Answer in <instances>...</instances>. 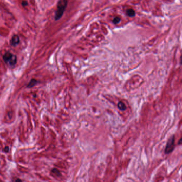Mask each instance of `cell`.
<instances>
[{"label":"cell","mask_w":182,"mask_h":182,"mask_svg":"<svg viewBox=\"0 0 182 182\" xmlns=\"http://www.w3.org/2000/svg\"><path fill=\"white\" fill-rule=\"evenodd\" d=\"M67 4V0H59L57 10L55 14V20H58L63 16Z\"/></svg>","instance_id":"6da1fadb"},{"label":"cell","mask_w":182,"mask_h":182,"mask_svg":"<svg viewBox=\"0 0 182 182\" xmlns=\"http://www.w3.org/2000/svg\"><path fill=\"white\" fill-rule=\"evenodd\" d=\"M175 135H173L169 139L165 150V153L166 154L170 153L174 150L175 147Z\"/></svg>","instance_id":"7a4b0ae2"},{"label":"cell","mask_w":182,"mask_h":182,"mask_svg":"<svg viewBox=\"0 0 182 182\" xmlns=\"http://www.w3.org/2000/svg\"><path fill=\"white\" fill-rule=\"evenodd\" d=\"M13 56H14V55L10 53H5L3 57L4 61L6 63H9L10 60L12 58Z\"/></svg>","instance_id":"3957f363"},{"label":"cell","mask_w":182,"mask_h":182,"mask_svg":"<svg viewBox=\"0 0 182 182\" xmlns=\"http://www.w3.org/2000/svg\"><path fill=\"white\" fill-rule=\"evenodd\" d=\"M19 42H20L19 37V36H18V35H14V36L12 37V38H11V45L14 46H17V44H18V43H19Z\"/></svg>","instance_id":"277c9868"},{"label":"cell","mask_w":182,"mask_h":182,"mask_svg":"<svg viewBox=\"0 0 182 182\" xmlns=\"http://www.w3.org/2000/svg\"><path fill=\"white\" fill-rule=\"evenodd\" d=\"M118 107L121 110H125L127 108L126 105L123 102H119L118 104Z\"/></svg>","instance_id":"5b68a950"},{"label":"cell","mask_w":182,"mask_h":182,"mask_svg":"<svg viewBox=\"0 0 182 182\" xmlns=\"http://www.w3.org/2000/svg\"><path fill=\"white\" fill-rule=\"evenodd\" d=\"M37 83V81L36 79H32L31 81L29 82V83H28L27 87L29 88H32L34 86H35Z\"/></svg>","instance_id":"8992f818"},{"label":"cell","mask_w":182,"mask_h":182,"mask_svg":"<svg viewBox=\"0 0 182 182\" xmlns=\"http://www.w3.org/2000/svg\"><path fill=\"white\" fill-rule=\"evenodd\" d=\"M17 63V57L15 55H14L12 58L11 59V60H10V62H9V64H10L11 66L15 65Z\"/></svg>","instance_id":"52a82bcc"},{"label":"cell","mask_w":182,"mask_h":182,"mask_svg":"<svg viewBox=\"0 0 182 182\" xmlns=\"http://www.w3.org/2000/svg\"><path fill=\"white\" fill-rule=\"evenodd\" d=\"M127 14L129 17H134L135 16V12L133 9H129L127 11Z\"/></svg>","instance_id":"ba28073f"},{"label":"cell","mask_w":182,"mask_h":182,"mask_svg":"<svg viewBox=\"0 0 182 182\" xmlns=\"http://www.w3.org/2000/svg\"><path fill=\"white\" fill-rule=\"evenodd\" d=\"M120 21H121L120 18H119V17H115V18L113 20V22L114 24H118V23L120 22Z\"/></svg>","instance_id":"9c48e42d"},{"label":"cell","mask_w":182,"mask_h":182,"mask_svg":"<svg viewBox=\"0 0 182 182\" xmlns=\"http://www.w3.org/2000/svg\"><path fill=\"white\" fill-rule=\"evenodd\" d=\"M22 5H23V6H26L27 5L28 3H27V2L26 1H23L22 2Z\"/></svg>","instance_id":"30bf717a"},{"label":"cell","mask_w":182,"mask_h":182,"mask_svg":"<svg viewBox=\"0 0 182 182\" xmlns=\"http://www.w3.org/2000/svg\"><path fill=\"white\" fill-rule=\"evenodd\" d=\"M9 147H8V146L5 147V148H4V151L6 152H8L9 151Z\"/></svg>","instance_id":"8fae6325"},{"label":"cell","mask_w":182,"mask_h":182,"mask_svg":"<svg viewBox=\"0 0 182 182\" xmlns=\"http://www.w3.org/2000/svg\"><path fill=\"white\" fill-rule=\"evenodd\" d=\"M21 181L22 180L21 179H16V181Z\"/></svg>","instance_id":"7c38bea8"}]
</instances>
